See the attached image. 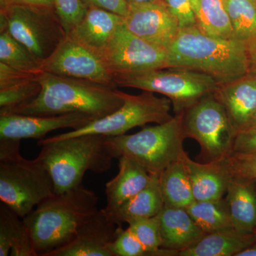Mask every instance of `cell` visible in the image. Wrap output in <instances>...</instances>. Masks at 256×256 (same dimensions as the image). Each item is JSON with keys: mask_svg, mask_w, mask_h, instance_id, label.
<instances>
[{"mask_svg": "<svg viewBox=\"0 0 256 256\" xmlns=\"http://www.w3.org/2000/svg\"><path fill=\"white\" fill-rule=\"evenodd\" d=\"M226 201L234 228L247 234H256L255 182L230 178Z\"/></svg>", "mask_w": 256, "mask_h": 256, "instance_id": "cell-22", "label": "cell"}, {"mask_svg": "<svg viewBox=\"0 0 256 256\" xmlns=\"http://www.w3.org/2000/svg\"><path fill=\"white\" fill-rule=\"evenodd\" d=\"M54 8L67 34L84 18L88 5L82 0H54Z\"/></svg>", "mask_w": 256, "mask_h": 256, "instance_id": "cell-34", "label": "cell"}, {"mask_svg": "<svg viewBox=\"0 0 256 256\" xmlns=\"http://www.w3.org/2000/svg\"><path fill=\"white\" fill-rule=\"evenodd\" d=\"M98 197L84 185L54 194L23 218L38 256L68 244L98 210Z\"/></svg>", "mask_w": 256, "mask_h": 256, "instance_id": "cell-2", "label": "cell"}, {"mask_svg": "<svg viewBox=\"0 0 256 256\" xmlns=\"http://www.w3.org/2000/svg\"><path fill=\"white\" fill-rule=\"evenodd\" d=\"M246 44L248 63V74L256 75V35L248 41Z\"/></svg>", "mask_w": 256, "mask_h": 256, "instance_id": "cell-40", "label": "cell"}, {"mask_svg": "<svg viewBox=\"0 0 256 256\" xmlns=\"http://www.w3.org/2000/svg\"><path fill=\"white\" fill-rule=\"evenodd\" d=\"M118 87L162 94L170 99L175 114H181L203 98L214 94L220 84L208 74L184 68H163L116 74Z\"/></svg>", "mask_w": 256, "mask_h": 256, "instance_id": "cell-7", "label": "cell"}, {"mask_svg": "<svg viewBox=\"0 0 256 256\" xmlns=\"http://www.w3.org/2000/svg\"><path fill=\"white\" fill-rule=\"evenodd\" d=\"M256 240V234L239 232L234 228L206 234L178 256H237Z\"/></svg>", "mask_w": 256, "mask_h": 256, "instance_id": "cell-21", "label": "cell"}, {"mask_svg": "<svg viewBox=\"0 0 256 256\" xmlns=\"http://www.w3.org/2000/svg\"><path fill=\"white\" fill-rule=\"evenodd\" d=\"M159 182L165 206L186 208L195 202L182 158L166 166Z\"/></svg>", "mask_w": 256, "mask_h": 256, "instance_id": "cell-25", "label": "cell"}, {"mask_svg": "<svg viewBox=\"0 0 256 256\" xmlns=\"http://www.w3.org/2000/svg\"><path fill=\"white\" fill-rule=\"evenodd\" d=\"M108 249L112 256H146V249L137 237L129 228L124 229L121 226Z\"/></svg>", "mask_w": 256, "mask_h": 256, "instance_id": "cell-33", "label": "cell"}, {"mask_svg": "<svg viewBox=\"0 0 256 256\" xmlns=\"http://www.w3.org/2000/svg\"><path fill=\"white\" fill-rule=\"evenodd\" d=\"M42 90L37 78L30 82L0 89V112L28 104L36 98Z\"/></svg>", "mask_w": 256, "mask_h": 256, "instance_id": "cell-31", "label": "cell"}, {"mask_svg": "<svg viewBox=\"0 0 256 256\" xmlns=\"http://www.w3.org/2000/svg\"><path fill=\"white\" fill-rule=\"evenodd\" d=\"M184 68L208 74L218 84L248 74L245 42L208 36L196 26L180 28L168 50V68Z\"/></svg>", "mask_w": 256, "mask_h": 256, "instance_id": "cell-3", "label": "cell"}, {"mask_svg": "<svg viewBox=\"0 0 256 256\" xmlns=\"http://www.w3.org/2000/svg\"><path fill=\"white\" fill-rule=\"evenodd\" d=\"M182 158L188 172L195 201L220 200L226 196L230 176L222 160L197 162L190 159L186 152Z\"/></svg>", "mask_w": 256, "mask_h": 256, "instance_id": "cell-18", "label": "cell"}, {"mask_svg": "<svg viewBox=\"0 0 256 256\" xmlns=\"http://www.w3.org/2000/svg\"><path fill=\"white\" fill-rule=\"evenodd\" d=\"M38 256L23 218L0 205V256Z\"/></svg>", "mask_w": 256, "mask_h": 256, "instance_id": "cell-24", "label": "cell"}, {"mask_svg": "<svg viewBox=\"0 0 256 256\" xmlns=\"http://www.w3.org/2000/svg\"><path fill=\"white\" fill-rule=\"evenodd\" d=\"M164 206L159 176L152 175L150 183L144 190L116 210L106 213L114 224L121 226L132 220L156 216L159 214Z\"/></svg>", "mask_w": 256, "mask_h": 256, "instance_id": "cell-23", "label": "cell"}, {"mask_svg": "<svg viewBox=\"0 0 256 256\" xmlns=\"http://www.w3.org/2000/svg\"><path fill=\"white\" fill-rule=\"evenodd\" d=\"M4 31L42 62L67 34L55 8L25 5L0 8V32Z\"/></svg>", "mask_w": 256, "mask_h": 256, "instance_id": "cell-8", "label": "cell"}, {"mask_svg": "<svg viewBox=\"0 0 256 256\" xmlns=\"http://www.w3.org/2000/svg\"><path fill=\"white\" fill-rule=\"evenodd\" d=\"M119 172L106 184L107 213L112 212L144 190L150 183L152 175L134 160L121 156Z\"/></svg>", "mask_w": 256, "mask_h": 256, "instance_id": "cell-20", "label": "cell"}, {"mask_svg": "<svg viewBox=\"0 0 256 256\" xmlns=\"http://www.w3.org/2000/svg\"><path fill=\"white\" fill-rule=\"evenodd\" d=\"M124 23L134 34L164 50H169L180 28L163 0L129 5Z\"/></svg>", "mask_w": 256, "mask_h": 256, "instance_id": "cell-13", "label": "cell"}, {"mask_svg": "<svg viewBox=\"0 0 256 256\" xmlns=\"http://www.w3.org/2000/svg\"><path fill=\"white\" fill-rule=\"evenodd\" d=\"M102 57L114 75L168 68V50L134 34L126 26L124 20Z\"/></svg>", "mask_w": 256, "mask_h": 256, "instance_id": "cell-11", "label": "cell"}, {"mask_svg": "<svg viewBox=\"0 0 256 256\" xmlns=\"http://www.w3.org/2000/svg\"><path fill=\"white\" fill-rule=\"evenodd\" d=\"M183 128L185 137L200 144L204 162L220 161L232 153L236 132L214 94L184 112Z\"/></svg>", "mask_w": 256, "mask_h": 256, "instance_id": "cell-10", "label": "cell"}, {"mask_svg": "<svg viewBox=\"0 0 256 256\" xmlns=\"http://www.w3.org/2000/svg\"><path fill=\"white\" fill-rule=\"evenodd\" d=\"M256 3V0H255Z\"/></svg>", "mask_w": 256, "mask_h": 256, "instance_id": "cell-45", "label": "cell"}, {"mask_svg": "<svg viewBox=\"0 0 256 256\" xmlns=\"http://www.w3.org/2000/svg\"><path fill=\"white\" fill-rule=\"evenodd\" d=\"M121 95L124 104L112 114L92 121L80 129L42 140L50 142L84 134L114 137L126 134L134 128L142 127L151 122L164 124L172 118L173 116L170 114L172 105L168 98L158 97L154 92L146 90H142L139 95H130L121 92Z\"/></svg>", "mask_w": 256, "mask_h": 256, "instance_id": "cell-9", "label": "cell"}, {"mask_svg": "<svg viewBox=\"0 0 256 256\" xmlns=\"http://www.w3.org/2000/svg\"><path fill=\"white\" fill-rule=\"evenodd\" d=\"M237 256H256V240L246 249L239 252Z\"/></svg>", "mask_w": 256, "mask_h": 256, "instance_id": "cell-41", "label": "cell"}, {"mask_svg": "<svg viewBox=\"0 0 256 256\" xmlns=\"http://www.w3.org/2000/svg\"><path fill=\"white\" fill-rule=\"evenodd\" d=\"M230 178L256 182V156L230 153L222 160Z\"/></svg>", "mask_w": 256, "mask_h": 256, "instance_id": "cell-32", "label": "cell"}, {"mask_svg": "<svg viewBox=\"0 0 256 256\" xmlns=\"http://www.w3.org/2000/svg\"><path fill=\"white\" fill-rule=\"evenodd\" d=\"M87 5H92L126 18L129 5L126 0H82Z\"/></svg>", "mask_w": 256, "mask_h": 256, "instance_id": "cell-38", "label": "cell"}, {"mask_svg": "<svg viewBox=\"0 0 256 256\" xmlns=\"http://www.w3.org/2000/svg\"><path fill=\"white\" fill-rule=\"evenodd\" d=\"M214 96L226 111L230 124L238 132L256 110V75L247 74L233 82L220 84Z\"/></svg>", "mask_w": 256, "mask_h": 256, "instance_id": "cell-16", "label": "cell"}, {"mask_svg": "<svg viewBox=\"0 0 256 256\" xmlns=\"http://www.w3.org/2000/svg\"><path fill=\"white\" fill-rule=\"evenodd\" d=\"M193 10L202 32L216 38H235L224 0H193Z\"/></svg>", "mask_w": 256, "mask_h": 256, "instance_id": "cell-26", "label": "cell"}, {"mask_svg": "<svg viewBox=\"0 0 256 256\" xmlns=\"http://www.w3.org/2000/svg\"><path fill=\"white\" fill-rule=\"evenodd\" d=\"M37 80L42 90L36 98L0 114L52 116L80 112L96 120L117 110L124 104L121 90L112 86L44 72Z\"/></svg>", "mask_w": 256, "mask_h": 256, "instance_id": "cell-1", "label": "cell"}, {"mask_svg": "<svg viewBox=\"0 0 256 256\" xmlns=\"http://www.w3.org/2000/svg\"><path fill=\"white\" fill-rule=\"evenodd\" d=\"M128 228L146 250V256H178L175 250L162 248L159 216L142 218L128 223Z\"/></svg>", "mask_w": 256, "mask_h": 256, "instance_id": "cell-30", "label": "cell"}, {"mask_svg": "<svg viewBox=\"0 0 256 256\" xmlns=\"http://www.w3.org/2000/svg\"><path fill=\"white\" fill-rule=\"evenodd\" d=\"M0 62L13 68L40 74L43 62L8 32H0Z\"/></svg>", "mask_w": 256, "mask_h": 256, "instance_id": "cell-28", "label": "cell"}, {"mask_svg": "<svg viewBox=\"0 0 256 256\" xmlns=\"http://www.w3.org/2000/svg\"><path fill=\"white\" fill-rule=\"evenodd\" d=\"M124 20V16L88 5L84 18L68 34L102 56L114 32Z\"/></svg>", "mask_w": 256, "mask_h": 256, "instance_id": "cell-17", "label": "cell"}, {"mask_svg": "<svg viewBox=\"0 0 256 256\" xmlns=\"http://www.w3.org/2000/svg\"><path fill=\"white\" fill-rule=\"evenodd\" d=\"M92 121V117L80 112L52 116L0 114V139L42 140L52 131L64 128L75 130Z\"/></svg>", "mask_w": 256, "mask_h": 256, "instance_id": "cell-14", "label": "cell"}, {"mask_svg": "<svg viewBox=\"0 0 256 256\" xmlns=\"http://www.w3.org/2000/svg\"><path fill=\"white\" fill-rule=\"evenodd\" d=\"M256 190V182H255Z\"/></svg>", "mask_w": 256, "mask_h": 256, "instance_id": "cell-44", "label": "cell"}, {"mask_svg": "<svg viewBox=\"0 0 256 256\" xmlns=\"http://www.w3.org/2000/svg\"><path fill=\"white\" fill-rule=\"evenodd\" d=\"M106 138L84 134L50 142L38 140L42 150L36 158L50 174L55 194L82 185L87 171L102 174L111 169L114 158Z\"/></svg>", "mask_w": 256, "mask_h": 256, "instance_id": "cell-4", "label": "cell"}, {"mask_svg": "<svg viewBox=\"0 0 256 256\" xmlns=\"http://www.w3.org/2000/svg\"><path fill=\"white\" fill-rule=\"evenodd\" d=\"M162 248L178 252L188 248L205 235L186 208L164 206L158 214Z\"/></svg>", "mask_w": 256, "mask_h": 256, "instance_id": "cell-19", "label": "cell"}, {"mask_svg": "<svg viewBox=\"0 0 256 256\" xmlns=\"http://www.w3.org/2000/svg\"><path fill=\"white\" fill-rule=\"evenodd\" d=\"M42 69L46 73L118 87L102 56L70 34L44 60Z\"/></svg>", "mask_w": 256, "mask_h": 256, "instance_id": "cell-12", "label": "cell"}, {"mask_svg": "<svg viewBox=\"0 0 256 256\" xmlns=\"http://www.w3.org/2000/svg\"><path fill=\"white\" fill-rule=\"evenodd\" d=\"M186 210L206 234L234 228L226 198L195 201Z\"/></svg>", "mask_w": 256, "mask_h": 256, "instance_id": "cell-27", "label": "cell"}, {"mask_svg": "<svg viewBox=\"0 0 256 256\" xmlns=\"http://www.w3.org/2000/svg\"><path fill=\"white\" fill-rule=\"evenodd\" d=\"M184 112L168 122L144 128L136 134L106 138L114 159L126 156L134 160L151 175H158L173 162L182 158L184 150Z\"/></svg>", "mask_w": 256, "mask_h": 256, "instance_id": "cell-6", "label": "cell"}, {"mask_svg": "<svg viewBox=\"0 0 256 256\" xmlns=\"http://www.w3.org/2000/svg\"><path fill=\"white\" fill-rule=\"evenodd\" d=\"M178 20L180 28L196 26L193 0H163Z\"/></svg>", "mask_w": 256, "mask_h": 256, "instance_id": "cell-35", "label": "cell"}, {"mask_svg": "<svg viewBox=\"0 0 256 256\" xmlns=\"http://www.w3.org/2000/svg\"><path fill=\"white\" fill-rule=\"evenodd\" d=\"M234 38L246 43L256 35L255 0H224Z\"/></svg>", "mask_w": 256, "mask_h": 256, "instance_id": "cell-29", "label": "cell"}, {"mask_svg": "<svg viewBox=\"0 0 256 256\" xmlns=\"http://www.w3.org/2000/svg\"><path fill=\"white\" fill-rule=\"evenodd\" d=\"M232 153L256 156V127L242 130L236 133Z\"/></svg>", "mask_w": 256, "mask_h": 256, "instance_id": "cell-37", "label": "cell"}, {"mask_svg": "<svg viewBox=\"0 0 256 256\" xmlns=\"http://www.w3.org/2000/svg\"><path fill=\"white\" fill-rule=\"evenodd\" d=\"M256 127V110L254 112L252 117V118L249 120L248 122L246 124L245 127L242 128V130L247 129V128H255Z\"/></svg>", "mask_w": 256, "mask_h": 256, "instance_id": "cell-42", "label": "cell"}, {"mask_svg": "<svg viewBox=\"0 0 256 256\" xmlns=\"http://www.w3.org/2000/svg\"><path fill=\"white\" fill-rule=\"evenodd\" d=\"M42 73V72H41ZM40 74L32 73L13 68L0 62V89L6 88L30 82L37 78Z\"/></svg>", "mask_w": 256, "mask_h": 256, "instance_id": "cell-36", "label": "cell"}, {"mask_svg": "<svg viewBox=\"0 0 256 256\" xmlns=\"http://www.w3.org/2000/svg\"><path fill=\"white\" fill-rule=\"evenodd\" d=\"M118 226L105 210H98L68 244L46 256H112L108 248L117 236Z\"/></svg>", "mask_w": 256, "mask_h": 256, "instance_id": "cell-15", "label": "cell"}, {"mask_svg": "<svg viewBox=\"0 0 256 256\" xmlns=\"http://www.w3.org/2000/svg\"><path fill=\"white\" fill-rule=\"evenodd\" d=\"M20 142L0 139V200L23 218L55 192L44 166L22 156Z\"/></svg>", "mask_w": 256, "mask_h": 256, "instance_id": "cell-5", "label": "cell"}, {"mask_svg": "<svg viewBox=\"0 0 256 256\" xmlns=\"http://www.w3.org/2000/svg\"><path fill=\"white\" fill-rule=\"evenodd\" d=\"M12 5L55 8L54 0H0V8H5Z\"/></svg>", "mask_w": 256, "mask_h": 256, "instance_id": "cell-39", "label": "cell"}, {"mask_svg": "<svg viewBox=\"0 0 256 256\" xmlns=\"http://www.w3.org/2000/svg\"><path fill=\"white\" fill-rule=\"evenodd\" d=\"M128 5L143 4V3L152 2L158 0H126Z\"/></svg>", "mask_w": 256, "mask_h": 256, "instance_id": "cell-43", "label": "cell"}]
</instances>
